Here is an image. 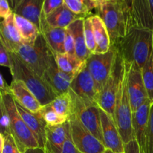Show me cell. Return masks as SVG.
Wrapping results in <instances>:
<instances>
[{"label": "cell", "instance_id": "d590c367", "mask_svg": "<svg viewBox=\"0 0 153 153\" xmlns=\"http://www.w3.org/2000/svg\"><path fill=\"white\" fill-rule=\"evenodd\" d=\"M64 49H65L66 53L76 55L74 37H73L71 31L68 28H67V33H66L65 41H64Z\"/></svg>", "mask_w": 153, "mask_h": 153}, {"label": "cell", "instance_id": "f546056e", "mask_svg": "<svg viewBox=\"0 0 153 153\" xmlns=\"http://www.w3.org/2000/svg\"><path fill=\"white\" fill-rule=\"evenodd\" d=\"M64 4L75 14L86 18L92 15L85 0H64Z\"/></svg>", "mask_w": 153, "mask_h": 153}, {"label": "cell", "instance_id": "d4e9b609", "mask_svg": "<svg viewBox=\"0 0 153 153\" xmlns=\"http://www.w3.org/2000/svg\"><path fill=\"white\" fill-rule=\"evenodd\" d=\"M55 58L58 68L68 74L77 75L86 64V61H82L76 55L68 53L56 54Z\"/></svg>", "mask_w": 153, "mask_h": 153}, {"label": "cell", "instance_id": "8d00e7d4", "mask_svg": "<svg viewBox=\"0 0 153 153\" xmlns=\"http://www.w3.org/2000/svg\"><path fill=\"white\" fill-rule=\"evenodd\" d=\"M0 65L7 67L10 70H11L12 65L10 55L8 51L1 43H0Z\"/></svg>", "mask_w": 153, "mask_h": 153}, {"label": "cell", "instance_id": "9a60e30c", "mask_svg": "<svg viewBox=\"0 0 153 153\" xmlns=\"http://www.w3.org/2000/svg\"><path fill=\"white\" fill-rule=\"evenodd\" d=\"M76 76L61 71L58 68L55 60L42 78L52 88L54 93L57 96H60L64 93L69 92L70 85Z\"/></svg>", "mask_w": 153, "mask_h": 153}, {"label": "cell", "instance_id": "cb8c5ba5", "mask_svg": "<svg viewBox=\"0 0 153 153\" xmlns=\"http://www.w3.org/2000/svg\"><path fill=\"white\" fill-rule=\"evenodd\" d=\"M85 19V18H82L77 19L68 27L74 37L76 55L83 61H86L88 58L92 55V53L88 50L85 41V33H84Z\"/></svg>", "mask_w": 153, "mask_h": 153}, {"label": "cell", "instance_id": "d6a6232c", "mask_svg": "<svg viewBox=\"0 0 153 153\" xmlns=\"http://www.w3.org/2000/svg\"><path fill=\"white\" fill-rule=\"evenodd\" d=\"M0 111H1V134L4 137L11 134L10 131V120L7 111L2 100H0Z\"/></svg>", "mask_w": 153, "mask_h": 153}, {"label": "cell", "instance_id": "f6af8a7d", "mask_svg": "<svg viewBox=\"0 0 153 153\" xmlns=\"http://www.w3.org/2000/svg\"><path fill=\"white\" fill-rule=\"evenodd\" d=\"M104 153H105V152H104Z\"/></svg>", "mask_w": 153, "mask_h": 153}, {"label": "cell", "instance_id": "44dd1931", "mask_svg": "<svg viewBox=\"0 0 153 153\" xmlns=\"http://www.w3.org/2000/svg\"><path fill=\"white\" fill-rule=\"evenodd\" d=\"M0 34V43H1L8 52H13L16 46L23 43L19 30L15 23L13 13L1 22Z\"/></svg>", "mask_w": 153, "mask_h": 153}, {"label": "cell", "instance_id": "e0dca14e", "mask_svg": "<svg viewBox=\"0 0 153 153\" xmlns=\"http://www.w3.org/2000/svg\"><path fill=\"white\" fill-rule=\"evenodd\" d=\"M70 132V123L59 126H46L44 149L46 153H62Z\"/></svg>", "mask_w": 153, "mask_h": 153}, {"label": "cell", "instance_id": "30bf717a", "mask_svg": "<svg viewBox=\"0 0 153 153\" xmlns=\"http://www.w3.org/2000/svg\"><path fill=\"white\" fill-rule=\"evenodd\" d=\"M71 139L81 153H104L106 148L101 141L93 135L79 120L73 117L69 120Z\"/></svg>", "mask_w": 153, "mask_h": 153}, {"label": "cell", "instance_id": "60d3db41", "mask_svg": "<svg viewBox=\"0 0 153 153\" xmlns=\"http://www.w3.org/2000/svg\"><path fill=\"white\" fill-rule=\"evenodd\" d=\"M0 91L2 94H10V85H7V82H5L1 74H0Z\"/></svg>", "mask_w": 153, "mask_h": 153}, {"label": "cell", "instance_id": "7a4b0ae2", "mask_svg": "<svg viewBox=\"0 0 153 153\" xmlns=\"http://www.w3.org/2000/svg\"><path fill=\"white\" fill-rule=\"evenodd\" d=\"M152 43L153 31L132 27L123 38L112 46L116 48L126 63H134L142 69L150 55Z\"/></svg>", "mask_w": 153, "mask_h": 153}, {"label": "cell", "instance_id": "7c38bea8", "mask_svg": "<svg viewBox=\"0 0 153 153\" xmlns=\"http://www.w3.org/2000/svg\"><path fill=\"white\" fill-rule=\"evenodd\" d=\"M70 90L81 98L90 100L97 104L98 88L86 64L75 76L70 85Z\"/></svg>", "mask_w": 153, "mask_h": 153}, {"label": "cell", "instance_id": "ac0fdd59", "mask_svg": "<svg viewBox=\"0 0 153 153\" xmlns=\"http://www.w3.org/2000/svg\"><path fill=\"white\" fill-rule=\"evenodd\" d=\"M40 31L46 40L48 46L55 55L66 53L64 49L67 28H52L46 20L45 16L42 13L40 18Z\"/></svg>", "mask_w": 153, "mask_h": 153}, {"label": "cell", "instance_id": "4fadbf2b", "mask_svg": "<svg viewBox=\"0 0 153 153\" xmlns=\"http://www.w3.org/2000/svg\"><path fill=\"white\" fill-rule=\"evenodd\" d=\"M103 143L106 149L115 153H124V142L113 118L100 108Z\"/></svg>", "mask_w": 153, "mask_h": 153}, {"label": "cell", "instance_id": "8992f818", "mask_svg": "<svg viewBox=\"0 0 153 153\" xmlns=\"http://www.w3.org/2000/svg\"><path fill=\"white\" fill-rule=\"evenodd\" d=\"M0 100L4 102L10 117L11 135L21 152L23 153L28 149L39 147L35 137L19 114L13 96L9 94H0Z\"/></svg>", "mask_w": 153, "mask_h": 153}, {"label": "cell", "instance_id": "8fae6325", "mask_svg": "<svg viewBox=\"0 0 153 153\" xmlns=\"http://www.w3.org/2000/svg\"><path fill=\"white\" fill-rule=\"evenodd\" d=\"M126 67L127 70L128 96L131 110L134 113L149 99L143 82L141 68L134 63H126Z\"/></svg>", "mask_w": 153, "mask_h": 153}, {"label": "cell", "instance_id": "ba28073f", "mask_svg": "<svg viewBox=\"0 0 153 153\" xmlns=\"http://www.w3.org/2000/svg\"><path fill=\"white\" fill-rule=\"evenodd\" d=\"M125 61L123 58L117 52L113 70L108 79L107 82H105L99 94L98 100H97V104L99 107L102 110L105 111L108 114L110 115L113 119L117 96L120 86V80L121 73Z\"/></svg>", "mask_w": 153, "mask_h": 153}, {"label": "cell", "instance_id": "f35d334b", "mask_svg": "<svg viewBox=\"0 0 153 153\" xmlns=\"http://www.w3.org/2000/svg\"><path fill=\"white\" fill-rule=\"evenodd\" d=\"M13 13L9 1L7 0H0V16L3 19H6Z\"/></svg>", "mask_w": 153, "mask_h": 153}, {"label": "cell", "instance_id": "b9f144b4", "mask_svg": "<svg viewBox=\"0 0 153 153\" xmlns=\"http://www.w3.org/2000/svg\"><path fill=\"white\" fill-rule=\"evenodd\" d=\"M23 153H46L44 148H33V149H28L25 150Z\"/></svg>", "mask_w": 153, "mask_h": 153}, {"label": "cell", "instance_id": "1f68e13d", "mask_svg": "<svg viewBox=\"0 0 153 153\" xmlns=\"http://www.w3.org/2000/svg\"><path fill=\"white\" fill-rule=\"evenodd\" d=\"M1 153H22L18 147L16 140L11 134L5 136L0 134Z\"/></svg>", "mask_w": 153, "mask_h": 153}, {"label": "cell", "instance_id": "4dcf8cb0", "mask_svg": "<svg viewBox=\"0 0 153 153\" xmlns=\"http://www.w3.org/2000/svg\"><path fill=\"white\" fill-rule=\"evenodd\" d=\"M84 33H85V41H86V45L88 50L92 54H95L96 50H97V44H96L95 37H94L92 22H91L90 16L85 19Z\"/></svg>", "mask_w": 153, "mask_h": 153}, {"label": "cell", "instance_id": "9c48e42d", "mask_svg": "<svg viewBox=\"0 0 153 153\" xmlns=\"http://www.w3.org/2000/svg\"><path fill=\"white\" fill-rule=\"evenodd\" d=\"M117 55L116 48L111 46L108 52L104 54H92L86 61V66L97 84L99 94L113 70Z\"/></svg>", "mask_w": 153, "mask_h": 153}, {"label": "cell", "instance_id": "74e56055", "mask_svg": "<svg viewBox=\"0 0 153 153\" xmlns=\"http://www.w3.org/2000/svg\"><path fill=\"white\" fill-rule=\"evenodd\" d=\"M124 153H146L135 139L124 143Z\"/></svg>", "mask_w": 153, "mask_h": 153}, {"label": "cell", "instance_id": "ffe728a7", "mask_svg": "<svg viewBox=\"0 0 153 153\" xmlns=\"http://www.w3.org/2000/svg\"><path fill=\"white\" fill-rule=\"evenodd\" d=\"M10 90V94L13 96L15 101L27 110L33 113H38L43 108L34 94L19 81H12Z\"/></svg>", "mask_w": 153, "mask_h": 153}, {"label": "cell", "instance_id": "603a6c76", "mask_svg": "<svg viewBox=\"0 0 153 153\" xmlns=\"http://www.w3.org/2000/svg\"><path fill=\"white\" fill-rule=\"evenodd\" d=\"M45 18L47 23L52 28H67L75 21L85 17L73 13L66 6L64 1V4L61 7Z\"/></svg>", "mask_w": 153, "mask_h": 153}, {"label": "cell", "instance_id": "4316f807", "mask_svg": "<svg viewBox=\"0 0 153 153\" xmlns=\"http://www.w3.org/2000/svg\"><path fill=\"white\" fill-rule=\"evenodd\" d=\"M50 104L58 114L67 118L68 121L74 115V104L70 91L58 96Z\"/></svg>", "mask_w": 153, "mask_h": 153}, {"label": "cell", "instance_id": "3957f363", "mask_svg": "<svg viewBox=\"0 0 153 153\" xmlns=\"http://www.w3.org/2000/svg\"><path fill=\"white\" fill-rule=\"evenodd\" d=\"M9 52L11 60L10 70L13 80L19 81L26 86L37 99L42 106L52 102L58 96L42 77L34 73L16 54Z\"/></svg>", "mask_w": 153, "mask_h": 153}, {"label": "cell", "instance_id": "d6986e66", "mask_svg": "<svg viewBox=\"0 0 153 153\" xmlns=\"http://www.w3.org/2000/svg\"><path fill=\"white\" fill-rule=\"evenodd\" d=\"M16 105L22 120L33 133L36 140H37L39 147L44 148L45 141H46V128L47 125L43 120L41 115L39 112L33 113L27 110L16 102Z\"/></svg>", "mask_w": 153, "mask_h": 153}, {"label": "cell", "instance_id": "7402d4cb", "mask_svg": "<svg viewBox=\"0 0 153 153\" xmlns=\"http://www.w3.org/2000/svg\"><path fill=\"white\" fill-rule=\"evenodd\" d=\"M95 37L97 50L95 54H104L111 49V39L109 33L102 18L98 14L90 16Z\"/></svg>", "mask_w": 153, "mask_h": 153}, {"label": "cell", "instance_id": "83f0119b", "mask_svg": "<svg viewBox=\"0 0 153 153\" xmlns=\"http://www.w3.org/2000/svg\"><path fill=\"white\" fill-rule=\"evenodd\" d=\"M142 70L143 82L150 101L153 102V43L152 49L147 61L143 66Z\"/></svg>", "mask_w": 153, "mask_h": 153}, {"label": "cell", "instance_id": "6da1fadb", "mask_svg": "<svg viewBox=\"0 0 153 153\" xmlns=\"http://www.w3.org/2000/svg\"><path fill=\"white\" fill-rule=\"evenodd\" d=\"M97 10L109 33L111 46L123 38L132 28L131 0H99Z\"/></svg>", "mask_w": 153, "mask_h": 153}, {"label": "cell", "instance_id": "52a82bcc", "mask_svg": "<svg viewBox=\"0 0 153 153\" xmlns=\"http://www.w3.org/2000/svg\"><path fill=\"white\" fill-rule=\"evenodd\" d=\"M74 104V115L78 120L100 141L103 143L100 108L98 104L85 100L70 89ZM104 144V143H103Z\"/></svg>", "mask_w": 153, "mask_h": 153}, {"label": "cell", "instance_id": "ee69618b", "mask_svg": "<svg viewBox=\"0 0 153 153\" xmlns=\"http://www.w3.org/2000/svg\"><path fill=\"white\" fill-rule=\"evenodd\" d=\"M105 153H115V152H112L111 150H109V149H106L105 152Z\"/></svg>", "mask_w": 153, "mask_h": 153}, {"label": "cell", "instance_id": "5b68a950", "mask_svg": "<svg viewBox=\"0 0 153 153\" xmlns=\"http://www.w3.org/2000/svg\"><path fill=\"white\" fill-rule=\"evenodd\" d=\"M16 54L34 73L43 77L45 72L55 60V54L40 33L34 44L22 43L15 47Z\"/></svg>", "mask_w": 153, "mask_h": 153}, {"label": "cell", "instance_id": "5bb4252c", "mask_svg": "<svg viewBox=\"0 0 153 153\" xmlns=\"http://www.w3.org/2000/svg\"><path fill=\"white\" fill-rule=\"evenodd\" d=\"M151 104L152 102L150 100H148L143 105L133 113L132 125L134 139L146 153H148V124Z\"/></svg>", "mask_w": 153, "mask_h": 153}, {"label": "cell", "instance_id": "2e32d148", "mask_svg": "<svg viewBox=\"0 0 153 153\" xmlns=\"http://www.w3.org/2000/svg\"><path fill=\"white\" fill-rule=\"evenodd\" d=\"M9 1L14 14L20 16L34 23L40 28V18L43 12L42 0H10Z\"/></svg>", "mask_w": 153, "mask_h": 153}, {"label": "cell", "instance_id": "484cf974", "mask_svg": "<svg viewBox=\"0 0 153 153\" xmlns=\"http://www.w3.org/2000/svg\"><path fill=\"white\" fill-rule=\"evenodd\" d=\"M14 19L23 43L34 44L40 34V28L28 19L18 15L14 14Z\"/></svg>", "mask_w": 153, "mask_h": 153}, {"label": "cell", "instance_id": "e575fe53", "mask_svg": "<svg viewBox=\"0 0 153 153\" xmlns=\"http://www.w3.org/2000/svg\"><path fill=\"white\" fill-rule=\"evenodd\" d=\"M148 153H153V102L150 106L147 134Z\"/></svg>", "mask_w": 153, "mask_h": 153}, {"label": "cell", "instance_id": "f1b7e54d", "mask_svg": "<svg viewBox=\"0 0 153 153\" xmlns=\"http://www.w3.org/2000/svg\"><path fill=\"white\" fill-rule=\"evenodd\" d=\"M40 114L43 117V120L46 122V125L54 126H59L65 123L68 121L67 118L61 116L58 114L53 108L52 107L51 104L43 106L41 110L39 111Z\"/></svg>", "mask_w": 153, "mask_h": 153}, {"label": "cell", "instance_id": "7bdbcfd3", "mask_svg": "<svg viewBox=\"0 0 153 153\" xmlns=\"http://www.w3.org/2000/svg\"><path fill=\"white\" fill-rule=\"evenodd\" d=\"M149 8H150L151 15H152V19L153 22V0H149Z\"/></svg>", "mask_w": 153, "mask_h": 153}, {"label": "cell", "instance_id": "836d02e7", "mask_svg": "<svg viewBox=\"0 0 153 153\" xmlns=\"http://www.w3.org/2000/svg\"><path fill=\"white\" fill-rule=\"evenodd\" d=\"M64 4V0H45L43 1V12L45 16L53 13Z\"/></svg>", "mask_w": 153, "mask_h": 153}, {"label": "cell", "instance_id": "277c9868", "mask_svg": "<svg viewBox=\"0 0 153 153\" xmlns=\"http://www.w3.org/2000/svg\"><path fill=\"white\" fill-rule=\"evenodd\" d=\"M132 120L133 112L128 92L127 70L125 63L121 73L114 113V120L119 130L124 143H128L134 139Z\"/></svg>", "mask_w": 153, "mask_h": 153}, {"label": "cell", "instance_id": "ab89813d", "mask_svg": "<svg viewBox=\"0 0 153 153\" xmlns=\"http://www.w3.org/2000/svg\"><path fill=\"white\" fill-rule=\"evenodd\" d=\"M62 153H81L78 151V149H76V146L73 144V140L71 139V136H70V131L69 132L68 137H67L65 144H64Z\"/></svg>", "mask_w": 153, "mask_h": 153}]
</instances>
